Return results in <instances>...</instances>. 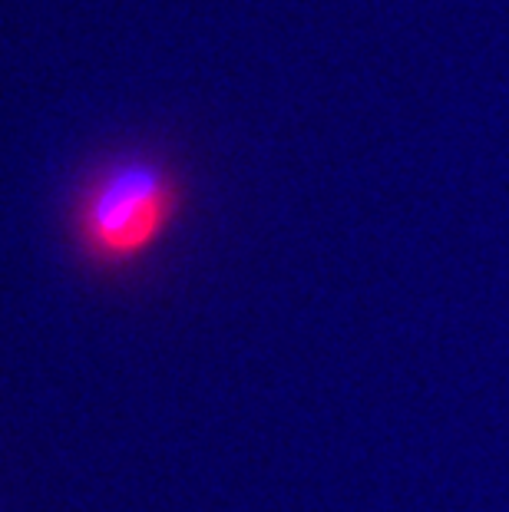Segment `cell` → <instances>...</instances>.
<instances>
[{
    "label": "cell",
    "mask_w": 509,
    "mask_h": 512,
    "mask_svg": "<svg viewBox=\"0 0 509 512\" xmlns=\"http://www.w3.org/2000/svg\"><path fill=\"white\" fill-rule=\"evenodd\" d=\"M182 182L153 156H119L93 172L73 202V242L100 268H126L169 235Z\"/></svg>",
    "instance_id": "1"
}]
</instances>
